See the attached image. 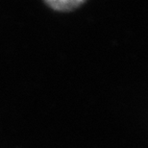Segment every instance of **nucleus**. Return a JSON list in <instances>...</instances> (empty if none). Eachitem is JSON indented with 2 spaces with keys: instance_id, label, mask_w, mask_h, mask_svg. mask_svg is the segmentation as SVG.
Returning a JSON list of instances; mask_svg holds the SVG:
<instances>
[{
  "instance_id": "nucleus-1",
  "label": "nucleus",
  "mask_w": 148,
  "mask_h": 148,
  "mask_svg": "<svg viewBox=\"0 0 148 148\" xmlns=\"http://www.w3.org/2000/svg\"><path fill=\"white\" fill-rule=\"evenodd\" d=\"M83 1H74V0H69V1H66V0H61V1H47V4H48L50 7L54 10L57 11H61V12H69L76 9L78 6L83 4Z\"/></svg>"
}]
</instances>
